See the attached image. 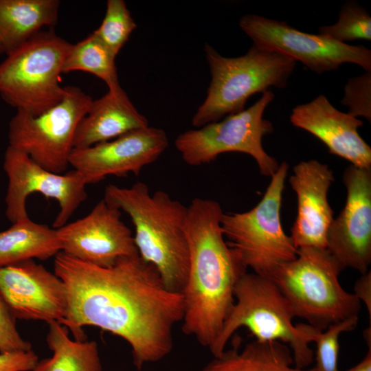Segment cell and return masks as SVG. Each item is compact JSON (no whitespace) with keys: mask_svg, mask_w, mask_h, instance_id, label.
<instances>
[{"mask_svg":"<svg viewBox=\"0 0 371 371\" xmlns=\"http://www.w3.org/2000/svg\"><path fill=\"white\" fill-rule=\"evenodd\" d=\"M205 52L211 81L192 119L196 128L243 111L247 100L256 93H263L270 87H286L296 65L286 56L254 45L238 57L223 56L208 44Z\"/></svg>","mask_w":371,"mask_h":371,"instance_id":"obj_5","label":"cell"},{"mask_svg":"<svg viewBox=\"0 0 371 371\" xmlns=\"http://www.w3.org/2000/svg\"><path fill=\"white\" fill-rule=\"evenodd\" d=\"M357 323L358 316H354L330 325L324 332L310 324H301L309 341L316 343L315 368L317 371H339L337 366L339 336L343 332L352 330Z\"/></svg>","mask_w":371,"mask_h":371,"instance_id":"obj_25","label":"cell"},{"mask_svg":"<svg viewBox=\"0 0 371 371\" xmlns=\"http://www.w3.org/2000/svg\"><path fill=\"white\" fill-rule=\"evenodd\" d=\"M149 126L122 87L93 100L77 128L74 148H86Z\"/></svg>","mask_w":371,"mask_h":371,"instance_id":"obj_19","label":"cell"},{"mask_svg":"<svg viewBox=\"0 0 371 371\" xmlns=\"http://www.w3.org/2000/svg\"><path fill=\"white\" fill-rule=\"evenodd\" d=\"M121 215L120 210L100 200L85 216L56 229L61 251L102 267L139 256L133 235Z\"/></svg>","mask_w":371,"mask_h":371,"instance_id":"obj_13","label":"cell"},{"mask_svg":"<svg viewBox=\"0 0 371 371\" xmlns=\"http://www.w3.org/2000/svg\"><path fill=\"white\" fill-rule=\"evenodd\" d=\"M343 181L346 201L329 227L326 249L344 269L363 274L371 263V168L350 165Z\"/></svg>","mask_w":371,"mask_h":371,"instance_id":"obj_14","label":"cell"},{"mask_svg":"<svg viewBox=\"0 0 371 371\" xmlns=\"http://www.w3.org/2000/svg\"><path fill=\"white\" fill-rule=\"evenodd\" d=\"M0 295L15 319L61 324L67 315L64 283L34 260L0 267Z\"/></svg>","mask_w":371,"mask_h":371,"instance_id":"obj_16","label":"cell"},{"mask_svg":"<svg viewBox=\"0 0 371 371\" xmlns=\"http://www.w3.org/2000/svg\"><path fill=\"white\" fill-rule=\"evenodd\" d=\"M54 267L67 291L61 325L76 340H86L85 326L119 336L131 347L138 370L170 352L173 328L183 319V297L165 287L152 265L137 256L102 267L60 251Z\"/></svg>","mask_w":371,"mask_h":371,"instance_id":"obj_1","label":"cell"},{"mask_svg":"<svg viewBox=\"0 0 371 371\" xmlns=\"http://www.w3.org/2000/svg\"><path fill=\"white\" fill-rule=\"evenodd\" d=\"M343 269L326 249L302 247L294 260L280 265L269 278L287 300L295 317L324 330L358 316L361 308L360 300L339 282Z\"/></svg>","mask_w":371,"mask_h":371,"instance_id":"obj_4","label":"cell"},{"mask_svg":"<svg viewBox=\"0 0 371 371\" xmlns=\"http://www.w3.org/2000/svg\"><path fill=\"white\" fill-rule=\"evenodd\" d=\"M4 54V52H3V47L0 43V54Z\"/></svg>","mask_w":371,"mask_h":371,"instance_id":"obj_33","label":"cell"},{"mask_svg":"<svg viewBox=\"0 0 371 371\" xmlns=\"http://www.w3.org/2000/svg\"><path fill=\"white\" fill-rule=\"evenodd\" d=\"M3 170L8 179L5 214L12 223L29 217L26 201L34 192L58 202L60 210L53 223L56 229L67 223L87 197V184L76 170L53 172L26 153L9 146L5 153Z\"/></svg>","mask_w":371,"mask_h":371,"instance_id":"obj_12","label":"cell"},{"mask_svg":"<svg viewBox=\"0 0 371 371\" xmlns=\"http://www.w3.org/2000/svg\"><path fill=\"white\" fill-rule=\"evenodd\" d=\"M46 341L51 357L38 360L32 371H102L98 344L95 341L71 340L66 326L48 323Z\"/></svg>","mask_w":371,"mask_h":371,"instance_id":"obj_23","label":"cell"},{"mask_svg":"<svg viewBox=\"0 0 371 371\" xmlns=\"http://www.w3.org/2000/svg\"><path fill=\"white\" fill-rule=\"evenodd\" d=\"M223 213L217 201L195 198L188 206L185 224L189 267L181 293L182 330L209 349L234 306L235 287L247 269L225 240Z\"/></svg>","mask_w":371,"mask_h":371,"instance_id":"obj_2","label":"cell"},{"mask_svg":"<svg viewBox=\"0 0 371 371\" xmlns=\"http://www.w3.org/2000/svg\"><path fill=\"white\" fill-rule=\"evenodd\" d=\"M103 199L128 215L139 257L155 268L168 291L181 294L189 267L188 207L164 191L151 194L143 182L129 188L110 184Z\"/></svg>","mask_w":371,"mask_h":371,"instance_id":"obj_3","label":"cell"},{"mask_svg":"<svg viewBox=\"0 0 371 371\" xmlns=\"http://www.w3.org/2000/svg\"><path fill=\"white\" fill-rule=\"evenodd\" d=\"M235 303L214 344V357L225 350L229 338L240 327H246L256 341H281L289 344L295 367L305 368L313 359V351L301 324L293 325V310L276 284L269 278L245 273L234 289Z\"/></svg>","mask_w":371,"mask_h":371,"instance_id":"obj_6","label":"cell"},{"mask_svg":"<svg viewBox=\"0 0 371 371\" xmlns=\"http://www.w3.org/2000/svg\"><path fill=\"white\" fill-rule=\"evenodd\" d=\"M116 55L93 33L72 45L65 59L62 73L74 71L90 73L107 86L109 90L121 87L115 65Z\"/></svg>","mask_w":371,"mask_h":371,"instance_id":"obj_24","label":"cell"},{"mask_svg":"<svg viewBox=\"0 0 371 371\" xmlns=\"http://www.w3.org/2000/svg\"><path fill=\"white\" fill-rule=\"evenodd\" d=\"M137 27L123 0H108L104 17L93 32L116 56Z\"/></svg>","mask_w":371,"mask_h":371,"instance_id":"obj_26","label":"cell"},{"mask_svg":"<svg viewBox=\"0 0 371 371\" xmlns=\"http://www.w3.org/2000/svg\"><path fill=\"white\" fill-rule=\"evenodd\" d=\"M334 179L332 170L315 159L302 161L293 167L289 183L296 193L297 213L290 237L297 249H326L328 232L334 219L327 194Z\"/></svg>","mask_w":371,"mask_h":371,"instance_id":"obj_17","label":"cell"},{"mask_svg":"<svg viewBox=\"0 0 371 371\" xmlns=\"http://www.w3.org/2000/svg\"><path fill=\"white\" fill-rule=\"evenodd\" d=\"M93 101L79 87L66 86L61 101L43 113L16 111L9 122V146L44 168L63 173L69 165L78 124Z\"/></svg>","mask_w":371,"mask_h":371,"instance_id":"obj_10","label":"cell"},{"mask_svg":"<svg viewBox=\"0 0 371 371\" xmlns=\"http://www.w3.org/2000/svg\"><path fill=\"white\" fill-rule=\"evenodd\" d=\"M319 34L339 43L364 39L371 40V17L358 3L346 2L339 14L338 21L330 25L319 27Z\"/></svg>","mask_w":371,"mask_h":371,"instance_id":"obj_27","label":"cell"},{"mask_svg":"<svg viewBox=\"0 0 371 371\" xmlns=\"http://www.w3.org/2000/svg\"><path fill=\"white\" fill-rule=\"evenodd\" d=\"M239 26L253 45L298 60L317 74L336 70L344 63L371 71V51L363 45L339 43L322 34L301 32L284 21L253 14L243 16Z\"/></svg>","mask_w":371,"mask_h":371,"instance_id":"obj_11","label":"cell"},{"mask_svg":"<svg viewBox=\"0 0 371 371\" xmlns=\"http://www.w3.org/2000/svg\"><path fill=\"white\" fill-rule=\"evenodd\" d=\"M58 0H0V43L8 55L58 17Z\"/></svg>","mask_w":371,"mask_h":371,"instance_id":"obj_20","label":"cell"},{"mask_svg":"<svg viewBox=\"0 0 371 371\" xmlns=\"http://www.w3.org/2000/svg\"><path fill=\"white\" fill-rule=\"evenodd\" d=\"M168 146V139L163 129L148 126L86 148H74L69 165L87 185L108 176L138 175L144 167L155 161Z\"/></svg>","mask_w":371,"mask_h":371,"instance_id":"obj_15","label":"cell"},{"mask_svg":"<svg viewBox=\"0 0 371 371\" xmlns=\"http://www.w3.org/2000/svg\"><path fill=\"white\" fill-rule=\"evenodd\" d=\"M346 371H371V346L363 359Z\"/></svg>","mask_w":371,"mask_h":371,"instance_id":"obj_32","label":"cell"},{"mask_svg":"<svg viewBox=\"0 0 371 371\" xmlns=\"http://www.w3.org/2000/svg\"><path fill=\"white\" fill-rule=\"evenodd\" d=\"M238 339L201 371H317L291 367L293 358L289 347L278 341L247 344L241 350Z\"/></svg>","mask_w":371,"mask_h":371,"instance_id":"obj_21","label":"cell"},{"mask_svg":"<svg viewBox=\"0 0 371 371\" xmlns=\"http://www.w3.org/2000/svg\"><path fill=\"white\" fill-rule=\"evenodd\" d=\"M292 124L322 141L330 153L351 165L371 168V148L358 133L363 122L334 107L324 95L296 106L290 117Z\"/></svg>","mask_w":371,"mask_h":371,"instance_id":"obj_18","label":"cell"},{"mask_svg":"<svg viewBox=\"0 0 371 371\" xmlns=\"http://www.w3.org/2000/svg\"><path fill=\"white\" fill-rule=\"evenodd\" d=\"M61 251L57 229L29 217L0 232V267L34 260H47Z\"/></svg>","mask_w":371,"mask_h":371,"instance_id":"obj_22","label":"cell"},{"mask_svg":"<svg viewBox=\"0 0 371 371\" xmlns=\"http://www.w3.org/2000/svg\"><path fill=\"white\" fill-rule=\"evenodd\" d=\"M30 350L31 344L21 337L16 327V319L0 295V353Z\"/></svg>","mask_w":371,"mask_h":371,"instance_id":"obj_29","label":"cell"},{"mask_svg":"<svg viewBox=\"0 0 371 371\" xmlns=\"http://www.w3.org/2000/svg\"><path fill=\"white\" fill-rule=\"evenodd\" d=\"M289 165L282 162L260 201L241 213H223L221 225L227 244L240 254L246 267L269 278L280 265L297 257V249L281 223L282 192Z\"/></svg>","mask_w":371,"mask_h":371,"instance_id":"obj_8","label":"cell"},{"mask_svg":"<svg viewBox=\"0 0 371 371\" xmlns=\"http://www.w3.org/2000/svg\"><path fill=\"white\" fill-rule=\"evenodd\" d=\"M38 357L34 350L0 353V371H32Z\"/></svg>","mask_w":371,"mask_h":371,"instance_id":"obj_30","label":"cell"},{"mask_svg":"<svg viewBox=\"0 0 371 371\" xmlns=\"http://www.w3.org/2000/svg\"><path fill=\"white\" fill-rule=\"evenodd\" d=\"M273 98L268 90L247 109L179 134L175 148L185 163L192 166L209 164L222 153H245L256 160L262 175L271 177L280 165L265 152L262 139L273 131L272 123L263 117Z\"/></svg>","mask_w":371,"mask_h":371,"instance_id":"obj_9","label":"cell"},{"mask_svg":"<svg viewBox=\"0 0 371 371\" xmlns=\"http://www.w3.org/2000/svg\"><path fill=\"white\" fill-rule=\"evenodd\" d=\"M341 103L349 108L350 115L362 116L370 122L371 71L348 79Z\"/></svg>","mask_w":371,"mask_h":371,"instance_id":"obj_28","label":"cell"},{"mask_svg":"<svg viewBox=\"0 0 371 371\" xmlns=\"http://www.w3.org/2000/svg\"><path fill=\"white\" fill-rule=\"evenodd\" d=\"M71 44L53 30L41 31L0 63V96L16 111L38 115L59 103L60 78Z\"/></svg>","mask_w":371,"mask_h":371,"instance_id":"obj_7","label":"cell"},{"mask_svg":"<svg viewBox=\"0 0 371 371\" xmlns=\"http://www.w3.org/2000/svg\"><path fill=\"white\" fill-rule=\"evenodd\" d=\"M355 295L366 305L369 319H371V272L368 271L356 281L354 286Z\"/></svg>","mask_w":371,"mask_h":371,"instance_id":"obj_31","label":"cell"}]
</instances>
